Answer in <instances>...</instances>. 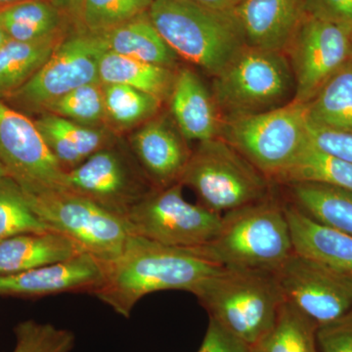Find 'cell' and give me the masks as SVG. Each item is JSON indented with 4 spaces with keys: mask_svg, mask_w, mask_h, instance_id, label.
I'll list each match as a JSON object with an SVG mask.
<instances>
[{
    "mask_svg": "<svg viewBox=\"0 0 352 352\" xmlns=\"http://www.w3.org/2000/svg\"><path fill=\"white\" fill-rule=\"evenodd\" d=\"M212 94L223 122L282 107L295 97L288 58L245 46L214 76Z\"/></svg>",
    "mask_w": 352,
    "mask_h": 352,
    "instance_id": "5b68a950",
    "label": "cell"
},
{
    "mask_svg": "<svg viewBox=\"0 0 352 352\" xmlns=\"http://www.w3.org/2000/svg\"><path fill=\"white\" fill-rule=\"evenodd\" d=\"M310 142L322 151L352 164V132L331 131L308 124Z\"/></svg>",
    "mask_w": 352,
    "mask_h": 352,
    "instance_id": "d590c367",
    "label": "cell"
},
{
    "mask_svg": "<svg viewBox=\"0 0 352 352\" xmlns=\"http://www.w3.org/2000/svg\"><path fill=\"white\" fill-rule=\"evenodd\" d=\"M13 352H71L75 335L66 329L34 320L22 322L15 329Z\"/></svg>",
    "mask_w": 352,
    "mask_h": 352,
    "instance_id": "836d02e7",
    "label": "cell"
},
{
    "mask_svg": "<svg viewBox=\"0 0 352 352\" xmlns=\"http://www.w3.org/2000/svg\"><path fill=\"white\" fill-rule=\"evenodd\" d=\"M292 204L324 226L352 237V192L320 184L298 182L287 184Z\"/></svg>",
    "mask_w": 352,
    "mask_h": 352,
    "instance_id": "cb8c5ba5",
    "label": "cell"
},
{
    "mask_svg": "<svg viewBox=\"0 0 352 352\" xmlns=\"http://www.w3.org/2000/svg\"><path fill=\"white\" fill-rule=\"evenodd\" d=\"M48 230L50 229L32 210L20 185L10 176L0 177V241Z\"/></svg>",
    "mask_w": 352,
    "mask_h": 352,
    "instance_id": "f546056e",
    "label": "cell"
},
{
    "mask_svg": "<svg viewBox=\"0 0 352 352\" xmlns=\"http://www.w3.org/2000/svg\"><path fill=\"white\" fill-rule=\"evenodd\" d=\"M152 24L177 56L214 76L245 47L232 11H215L192 0H153Z\"/></svg>",
    "mask_w": 352,
    "mask_h": 352,
    "instance_id": "3957f363",
    "label": "cell"
},
{
    "mask_svg": "<svg viewBox=\"0 0 352 352\" xmlns=\"http://www.w3.org/2000/svg\"><path fill=\"white\" fill-rule=\"evenodd\" d=\"M294 252L352 281V237L285 203Z\"/></svg>",
    "mask_w": 352,
    "mask_h": 352,
    "instance_id": "ac0fdd59",
    "label": "cell"
},
{
    "mask_svg": "<svg viewBox=\"0 0 352 352\" xmlns=\"http://www.w3.org/2000/svg\"><path fill=\"white\" fill-rule=\"evenodd\" d=\"M153 0H82L76 21L82 32L101 34L147 12Z\"/></svg>",
    "mask_w": 352,
    "mask_h": 352,
    "instance_id": "4dcf8cb0",
    "label": "cell"
},
{
    "mask_svg": "<svg viewBox=\"0 0 352 352\" xmlns=\"http://www.w3.org/2000/svg\"><path fill=\"white\" fill-rule=\"evenodd\" d=\"M53 156L65 171L80 166L94 153L109 147L107 134L50 113L34 120Z\"/></svg>",
    "mask_w": 352,
    "mask_h": 352,
    "instance_id": "44dd1931",
    "label": "cell"
},
{
    "mask_svg": "<svg viewBox=\"0 0 352 352\" xmlns=\"http://www.w3.org/2000/svg\"><path fill=\"white\" fill-rule=\"evenodd\" d=\"M85 252L74 241L54 230L25 233L0 241V276L17 274Z\"/></svg>",
    "mask_w": 352,
    "mask_h": 352,
    "instance_id": "ffe728a7",
    "label": "cell"
},
{
    "mask_svg": "<svg viewBox=\"0 0 352 352\" xmlns=\"http://www.w3.org/2000/svg\"><path fill=\"white\" fill-rule=\"evenodd\" d=\"M220 136L275 182L309 141L305 104L293 100L268 112L224 120Z\"/></svg>",
    "mask_w": 352,
    "mask_h": 352,
    "instance_id": "52a82bcc",
    "label": "cell"
},
{
    "mask_svg": "<svg viewBox=\"0 0 352 352\" xmlns=\"http://www.w3.org/2000/svg\"><path fill=\"white\" fill-rule=\"evenodd\" d=\"M210 318L252 346L272 327L285 302L275 272L219 268L193 291Z\"/></svg>",
    "mask_w": 352,
    "mask_h": 352,
    "instance_id": "277c9868",
    "label": "cell"
},
{
    "mask_svg": "<svg viewBox=\"0 0 352 352\" xmlns=\"http://www.w3.org/2000/svg\"><path fill=\"white\" fill-rule=\"evenodd\" d=\"M185 139L164 120H154L131 138L136 161L156 188L179 183L191 153Z\"/></svg>",
    "mask_w": 352,
    "mask_h": 352,
    "instance_id": "e0dca14e",
    "label": "cell"
},
{
    "mask_svg": "<svg viewBox=\"0 0 352 352\" xmlns=\"http://www.w3.org/2000/svg\"><path fill=\"white\" fill-rule=\"evenodd\" d=\"M308 124L352 132V62L349 60L305 104Z\"/></svg>",
    "mask_w": 352,
    "mask_h": 352,
    "instance_id": "484cf974",
    "label": "cell"
},
{
    "mask_svg": "<svg viewBox=\"0 0 352 352\" xmlns=\"http://www.w3.org/2000/svg\"><path fill=\"white\" fill-rule=\"evenodd\" d=\"M64 38L61 34L34 41H7L0 47V99L6 100L29 82Z\"/></svg>",
    "mask_w": 352,
    "mask_h": 352,
    "instance_id": "d4e9b609",
    "label": "cell"
},
{
    "mask_svg": "<svg viewBox=\"0 0 352 352\" xmlns=\"http://www.w3.org/2000/svg\"><path fill=\"white\" fill-rule=\"evenodd\" d=\"M173 69L106 50L99 60V80L102 85L135 88L163 102L173 90L176 75Z\"/></svg>",
    "mask_w": 352,
    "mask_h": 352,
    "instance_id": "603a6c76",
    "label": "cell"
},
{
    "mask_svg": "<svg viewBox=\"0 0 352 352\" xmlns=\"http://www.w3.org/2000/svg\"><path fill=\"white\" fill-rule=\"evenodd\" d=\"M66 17L50 0H24L0 8V27L12 41H39L63 34Z\"/></svg>",
    "mask_w": 352,
    "mask_h": 352,
    "instance_id": "4316f807",
    "label": "cell"
},
{
    "mask_svg": "<svg viewBox=\"0 0 352 352\" xmlns=\"http://www.w3.org/2000/svg\"><path fill=\"white\" fill-rule=\"evenodd\" d=\"M275 182L284 185L320 183L352 192V164L322 151L309 139L296 161Z\"/></svg>",
    "mask_w": 352,
    "mask_h": 352,
    "instance_id": "f1b7e54d",
    "label": "cell"
},
{
    "mask_svg": "<svg viewBox=\"0 0 352 352\" xmlns=\"http://www.w3.org/2000/svg\"><path fill=\"white\" fill-rule=\"evenodd\" d=\"M168 99L171 115L185 140L203 142L220 136L223 119L212 92L195 72L184 68L176 73Z\"/></svg>",
    "mask_w": 352,
    "mask_h": 352,
    "instance_id": "d6986e66",
    "label": "cell"
},
{
    "mask_svg": "<svg viewBox=\"0 0 352 352\" xmlns=\"http://www.w3.org/2000/svg\"><path fill=\"white\" fill-rule=\"evenodd\" d=\"M7 41H9V38L7 36L6 32H4L3 30H2V28L0 27V47H1Z\"/></svg>",
    "mask_w": 352,
    "mask_h": 352,
    "instance_id": "b9f144b4",
    "label": "cell"
},
{
    "mask_svg": "<svg viewBox=\"0 0 352 352\" xmlns=\"http://www.w3.org/2000/svg\"><path fill=\"white\" fill-rule=\"evenodd\" d=\"M106 50L95 34L82 31L65 38L38 73L4 101L19 111L43 112L76 88L100 82L99 60Z\"/></svg>",
    "mask_w": 352,
    "mask_h": 352,
    "instance_id": "30bf717a",
    "label": "cell"
},
{
    "mask_svg": "<svg viewBox=\"0 0 352 352\" xmlns=\"http://www.w3.org/2000/svg\"><path fill=\"white\" fill-rule=\"evenodd\" d=\"M285 300L318 325L352 311V281L294 252L275 271Z\"/></svg>",
    "mask_w": 352,
    "mask_h": 352,
    "instance_id": "5bb4252c",
    "label": "cell"
},
{
    "mask_svg": "<svg viewBox=\"0 0 352 352\" xmlns=\"http://www.w3.org/2000/svg\"><path fill=\"white\" fill-rule=\"evenodd\" d=\"M7 175L6 168H3V166H2L1 164H0V177H2V176Z\"/></svg>",
    "mask_w": 352,
    "mask_h": 352,
    "instance_id": "7bdbcfd3",
    "label": "cell"
},
{
    "mask_svg": "<svg viewBox=\"0 0 352 352\" xmlns=\"http://www.w3.org/2000/svg\"><path fill=\"white\" fill-rule=\"evenodd\" d=\"M189 250L223 267L275 272L294 254L285 201L270 195L226 212L214 239Z\"/></svg>",
    "mask_w": 352,
    "mask_h": 352,
    "instance_id": "7a4b0ae2",
    "label": "cell"
},
{
    "mask_svg": "<svg viewBox=\"0 0 352 352\" xmlns=\"http://www.w3.org/2000/svg\"><path fill=\"white\" fill-rule=\"evenodd\" d=\"M64 186L124 220L134 206L156 188L144 171L110 146L66 171Z\"/></svg>",
    "mask_w": 352,
    "mask_h": 352,
    "instance_id": "4fadbf2b",
    "label": "cell"
},
{
    "mask_svg": "<svg viewBox=\"0 0 352 352\" xmlns=\"http://www.w3.org/2000/svg\"><path fill=\"white\" fill-rule=\"evenodd\" d=\"M305 14L352 28V0H302Z\"/></svg>",
    "mask_w": 352,
    "mask_h": 352,
    "instance_id": "8d00e7d4",
    "label": "cell"
},
{
    "mask_svg": "<svg viewBox=\"0 0 352 352\" xmlns=\"http://www.w3.org/2000/svg\"><path fill=\"white\" fill-rule=\"evenodd\" d=\"M319 352H352V311L317 330Z\"/></svg>",
    "mask_w": 352,
    "mask_h": 352,
    "instance_id": "e575fe53",
    "label": "cell"
},
{
    "mask_svg": "<svg viewBox=\"0 0 352 352\" xmlns=\"http://www.w3.org/2000/svg\"><path fill=\"white\" fill-rule=\"evenodd\" d=\"M198 352H251L249 344L210 318L207 333Z\"/></svg>",
    "mask_w": 352,
    "mask_h": 352,
    "instance_id": "74e56055",
    "label": "cell"
},
{
    "mask_svg": "<svg viewBox=\"0 0 352 352\" xmlns=\"http://www.w3.org/2000/svg\"><path fill=\"white\" fill-rule=\"evenodd\" d=\"M220 267L191 250L131 234L120 258L108 264L103 284L92 295L129 318L145 296L161 291L192 294Z\"/></svg>",
    "mask_w": 352,
    "mask_h": 352,
    "instance_id": "6da1fadb",
    "label": "cell"
},
{
    "mask_svg": "<svg viewBox=\"0 0 352 352\" xmlns=\"http://www.w3.org/2000/svg\"><path fill=\"white\" fill-rule=\"evenodd\" d=\"M352 28L305 15L285 51L295 80L294 101L307 104L351 60Z\"/></svg>",
    "mask_w": 352,
    "mask_h": 352,
    "instance_id": "7c38bea8",
    "label": "cell"
},
{
    "mask_svg": "<svg viewBox=\"0 0 352 352\" xmlns=\"http://www.w3.org/2000/svg\"><path fill=\"white\" fill-rule=\"evenodd\" d=\"M50 1L61 10L67 17H73L75 20L78 18L82 0H50Z\"/></svg>",
    "mask_w": 352,
    "mask_h": 352,
    "instance_id": "ab89813d",
    "label": "cell"
},
{
    "mask_svg": "<svg viewBox=\"0 0 352 352\" xmlns=\"http://www.w3.org/2000/svg\"><path fill=\"white\" fill-rule=\"evenodd\" d=\"M351 61L352 62V36H351Z\"/></svg>",
    "mask_w": 352,
    "mask_h": 352,
    "instance_id": "ee69618b",
    "label": "cell"
},
{
    "mask_svg": "<svg viewBox=\"0 0 352 352\" xmlns=\"http://www.w3.org/2000/svg\"><path fill=\"white\" fill-rule=\"evenodd\" d=\"M199 6L215 11H232L240 0H192Z\"/></svg>",
    "mask_w": 352,
    "mask_h": 352,
    "instance_id": "f35d334b",
    "label": "cell"
},
{
    "mask_svg": "<svg viewBox=\"0 0 352 352\" xmlns=\"http://www.w3.org/2000/svg\"><path fill=\"white\" fill-rule=\"evenodd\" d=\"M0 164L25 194L66 189L63 170L38 126L0 99Z\"/></svg>",
    "mask_w": 352,
    "mask_h": 352,
    "instance_id": "8fae6325",
    "label": "cell"
},
{
    "mask_svg": "<svg viewBox=\"0 0 352 352\" xmlns=\"http://www.w3.org/2000/svg\"><path fill=\"white\" fill-rule=\"evenodd\" d=\"M318 325L285 300L267 333L250 346L251 352H319Z\"/></svg>",
    "mask_w": 352,
    "mask_h": 352,
    "instance_id": "83f0119b",
    "label": "cell"
},
{
    "mask_svg": "<svg viewBox=\"0 0 352 352\" xmlns=\"http://www.w3.org/2000/svg\"><path fill=\"white\" fill-rule=\"evenodd\" d=\"M95 36L102 39L106 50L122 56L170 69L177 63V55L157 32L148 16V11L110 31Z\"/></svg>",
    "mask_w": 352,
    "mask_h": 352,
    "instance_id": "7402d4cb",
    "label": "cell"
},
{
    "mask_svg": "<svg viewBox=\"0 0 352 352\" xmlns=\"http://www.w3.org/2000/svg\"><path fill=\"white\" fill-rule=\"evenodd\" d=\"M24 1V0H0V8L11 6V4L17 3V2Z\"/></svg>",
    "mask_w": 352,
    "mask_h": 352,
    "instance_id": "60d3db41",
    "label": "cell"
},
{
    "mask_svg": "<svg viewBox=\"0 0 352 352\" xmlns=\"http://www.w3.org/2000/svg\"><path fill=\"white\" fill-rule=\"evenodd\" d=\"M232 12L245 45L283 53L307 15L302 0H240Z\"/></svg>",
    "mask_w": 352,
    "mask_h": 352,
    "instance_id": "2e32d148",
    "label": "cell"
},
{
    "mask_svg": "<svg viewBox=\"0 0 352 352\" xmlns=\"http://www.w3.org/2000/svg\"><path fill=\"white\" fill-rule=\"evenodd\" d=\"M107 263L80 252L73 258L17 274L0 276V296L39 298L63 293H94L103 284Z\"/></svg>",
    "mask_w": 352,
    "mask_h": 352,
    "instance_id": "9a60e30c",
    "label": "cell"
},
{
    "mask_svg": "<svg viewBox=\"0 0 352 352\" xmlns=\"http://www.w3.org/2000/svg\"><path fill=\"white\" fill-rule=\"evenodd\" d=\"M179 183L195 192L201 205L221 214L267 198L272 182L219 136L191 153Z\"/></svg>",
    "mask_w": 352,
    "mask_h": 352,
    "instance_id": "8992f818",
    "label": "cell"
},
{
    "mask_svg": "<svg viewBox=\"0 0 352 352\" xmlns=\"http://www.w3.org/2000/svg\"><path fill=\"white\" fill-rule=\"evenodd\" d=\"M104 102L108 119L120 126H131L153 117L162 101L122 85H103Z\"/></svg>",
    "mask_w": 352,
    "mask_h": 352,
    "instance_id": "1f68e13d",
    "label": "cell"
},
{
    "mask_svg": "<svg viewBox=\"0 0 352 352\" xmlns=\"http://www.w3.org/2000/svg\"><path fill=\"white\" fill-rule=\"evenodd\" d=\"M180 183L155 188L126 215L131 234L170 247L196 249L214 239L222 215L184 199Z\"/></svg>",
    "mask_w": 352,
    "mask_h": 352,
    "instance_id": "9c48e42d",
    "label": "cell"
},
{
    "mask_svg": "<svg viewBox=\"0 0 352 352\" xmlns=\"http://www.w3.org/2000/svg\"><path fill=\"white\" fill-rule=\"evenodd\" d=\"M41 113H50L82 126L94 127L107 118L103 85L89 83L48 104Z\"/></svg>",
    "mask_w": 352,
    "mask_h": 352,
    "instance_id": "d6a6232c",
    "label": "cell"
},
{
    "mask_svg": "<svg viewBox=\"0 0 352 352\" xmlns=\"http://www.w3.org/2000/svg\"><path fill=\"white\" fill-rule=\"evenodd\" d=\"M50 230L67 236L82 252L105 263L119 258L131 235L126 221L68 189L25 194Z\"/></svg>",
    "mask_w": 352,
    "mask_h": 352,
    "instance_id": "ba28073f",
    "label": "cell"
}]
</instances>
